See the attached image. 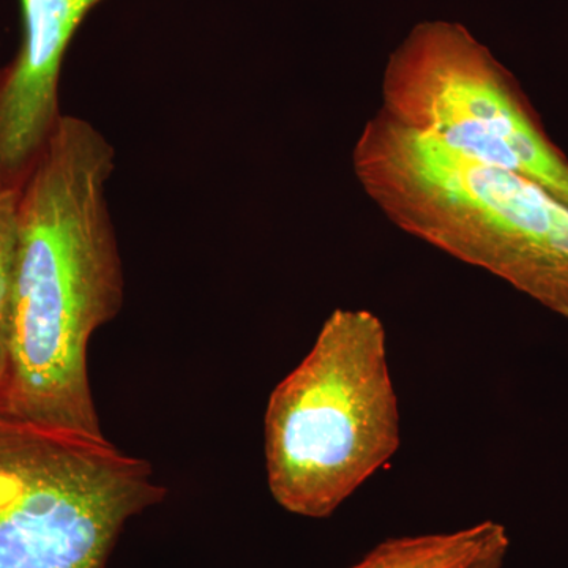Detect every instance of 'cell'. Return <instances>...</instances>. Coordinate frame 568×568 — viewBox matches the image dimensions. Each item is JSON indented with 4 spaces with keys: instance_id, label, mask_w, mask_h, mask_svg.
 Listing matches in <instances>:
<instances>
[{
    "instance_id": "6da1fadb",
    "label": "cell",
    "mask_w": 568,
    "mask_h": 568,
    "mask_svg": "<svg viewBox=\"0 0 568 568\" xmlns=\"http://www.w3.org/2000/svg\"><path fill=\"white\" fill-rule=\"evenodd\" d=\"M112 170L103 134L62 115L22 183L9 369L0 388L11 413L92 436L104 435L89 345L123 304L106 203Z\"/></svg>"
},
{
    "instance_id": "5b68a950",
    "label": "cell",
    "mask_w": 568,
    "mask_h": 568,
    "mask_svg": "<svg viewBox=\"0 0 568 568\" xmlns=\"http://www.w3.org/2000/svg\"><path fill=\"white\" fill-rule=\"evenodd\" d=\"M383 106L414 132L530 179L568 205V159L518 81L466 26L422 21L388 55Z\"/></svg>"
},
{
    "instance_id": "3957f363",
    "label": "cell",
    "mask_w": 568,
    "mask_h": 568,
    "mask_svg": "<svg viewBox=\"0 0 568 568\" xmlns=\"http://www.w3.org/2000/svg\"><path fill=\"white\" fill-rule=\"evenodd\" d=\"M402 446L387 332L375 313L336 308L268 396L267 485L287 514L332 517Z\"/></svg>"
},
{
    "instance_id": "ba28073f",
    "label": "cell",
    "mask_w": 568,
    "mask_h": 568,
    "mask_svg": "<svg viewBox=\"0 0 568 568\" xmlns=\"http://www.w3.org/2000/svg\"><path fill=\"white\" fill-rule=\"evenodd\" d=\"M21 189L0 175V388L9 369Z\"/></svg>"
},
{
    "instance_id": "52a82bcc",
    "label": "cell",
    "mask_w": 568,
    "mask_h": 568,
    "mask_svg": "<svg viewBox=\"0 0 568 568\" xmlns=\"http://www.w3.org/2000/svg\"><path fill=\"white\" fill-rule=\"evenodd\" d=\"M481 528L485 521L450 532L386 538L347 568H446L476 545Z\"/></svg>"
},
{
    "instance_id": "277c9868",
    "label": "cell",
    "mask_w": 568,
    "mask_h": 568,
    "mask_svg": "<svg viewBox=\"0 0 568 568\" xmlns=\"http://www.w3.org/2000/svg\"><path fill=\"white\" fill-rule=\"evenodd\" d=\"M164 497L152 466L106 436L0 403V568H106L126 523Z\"/></svg>"
},
{
    "instance_id": "8992f818",
    "label": "cell",
    "mask_w": 568,
    "mask_h": 568,
    "mask_svg": "<svg viewBox=\"0 0 568 568\" xmlns=\"http://www.w3.org/2000/svg\"><path fill=\"white\" fill-rule=\"evenodd\" d=\"M103 0H20L22 39L0 69V175L24 183L61 121L59 80L82 21Z\"/></svg>"
},
{
    "instance_id": "7a4b0ae2",
    "label": "cell",
    "mask_w": 568,
    "mask_h": 568,
    "mask_svg": "<svg viewBox=\"0 0 568 568\" xmlns=\"http://www.w3.org/2000/svg\"><path fill=\"white\" fill-rule=\"evenodd\" d=\"M353 170L403 233L568 320V205L544 186L414 132L381 108L358 134Z\"/></svg>"
},
{
    "instance_id": "9c48e42d",
    "label": "cell",
    "mask_w": 568,
    "mask_h": 568,
    "mask_svg": "<svg viewBox=\"0 0 568 568\" xmlns=\"http://www.w3.org/2000/svg\"><path fill=\"white\" fill-rule=\"evenodd\" d=\"M510 545L506 526L487 519L476 545L446 568H506Z\"/></svg>"
}]
</instances>
